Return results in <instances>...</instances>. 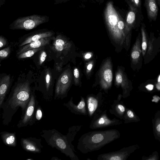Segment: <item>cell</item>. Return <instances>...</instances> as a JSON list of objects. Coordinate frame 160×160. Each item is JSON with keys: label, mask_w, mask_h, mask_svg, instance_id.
Wrapping results in <instances>:
<instances>
[{"label": "cell", "mask_w": 160, "mask_h": 160, "mask_svg": "<svg viewBox=\"0 0 160 160\" xmlns=\"http://www.w3.org/2000/svg\"><path fill=\"white\" fill-rule=\"evenodd\" d=\"M104 80L108 82H112V71L109 69H106L103 72Z\"/></svg>", "instance_id": "24"}, {"label": "cell", "mask_w": 160, "mask_h": 160, "mask_svg": "<svg viewBox=\"0 0 160 160\" xmlns=\"http://www.w3.org/2000/svg\"><path fill=\"white\" fill-rule=\"evenodd\" d=\"M51 160H61V159H60L58 158L57 157H53L51 158Z\"/></svg>", "instance_id": "38"}, {"label": "cell", "mask_w": 160, "mask_h": 160, "mask_svg": "<svg viewBox=\"0 0 160 160\" xmlns=\"http://www.w3.org/2000/svg\"><path fill=\"white\" fill-rule=\"evenodd\" d=\"M135 5L137 7L140 8L141 6V0H132Z\"/></svg>", "instance_id": "31"}, {"label": "cell", "mask_w": 160, "mask_h": 160, "mask_svg": "<svg viewBox=\"0 0 160 160\" xmlns=\"http://www.w3.org/2000/svg\"><path fill=\"white\" fill-rule=\"evenodd\" d=\"M63 105L66 107L70 111L75 115H88L86 101L84 98L81 97V100L78 103L75 104L73 101V98L71 97L67 103H64Z\"/></svg>", "instance_id": "11"}, {"label": "cell", "mask_w": 160, "mask_h": 160, "mask_svg": "<svg viewBox=\"0 0 160 160\" xmlns=\"http://www.w3.org/2000/svg\"><path fill=\"white\" fill-rule=\"evenodd\" d=\"M69 80L67 72L63 73L58 78L55 87L54 100L62 99L66 97Z\"/></svg>", "instance_id": "9"}, {"label": "cell", "mask_w": 160, "mask_h": 160, "mask_svg": "<svg viewBox=\"0 0 160 160\" xmlns=\"http://www.w3.org/2000/svg\"><path fill=\"white\" fill-rule=\"evenodd\" d=\"M39 102L33 92H32L30 101L24 114L21 116V119L17 124L18 128L32 126L33 116Z\"/></svg>", "instance_id": "6"}, {"label": "cell", "mask_w": 160, "mask_h": 160, "mask_svg": "<svg viewBox=\"0 0 160 160\" xmlns=\"http://www.w3.org/2000/svg\"><path fill=\"white\" fill-rule=\"evenodd\" d=\"M49 17L46 16L34 14L20 17L14 20L10 25V29L29 30L48 21Z\"/></svg>", "instance_id": "4"}, {"label": "cell", "mask_w": 160, "mask_h": 160, "mask_svg": "<svg viewBox=\"0 0 160 160\" xmlns=\"http://www.w3.org/2000/svg\"><path fill=\"white\" fill-rule=\"evenodd\" d=\"M41 138L35 137L22 138L20 143L22 148L27 152L33 153H39L43 146L41 144Z\"/></svg>", "instance_id": "7"}, {"label": "cell", "mask_w": 160, "mask_h": 160, "mask_svg": "<svg viewBox=\"0 0 160 160\" xmlns=\"http://www.w3.org/2000/svg\"><path fill=\"white\" fill-rule=\"evenodd\" d=\"M122 122L115 118L110 119L107 114V110L101 111L95 114L89 124V128L95 129L119 125Z\"/></svg>", "instance_id": "5"}, {"label": "cell", "mask_w": 160, "mask_h": 160, "mask_svg": "<svg viewBox=\"0 0 160 160\" xmlns=\"http://www.w3.org/2000/svg\"><path fill=\"white\" fill-rule=\"evenodd\" d=\"M142 52L141 42L139 38L137 39L133 48L131 54L132 59L135 62H138L139 60Z\"/></svg>", "instance_id": "18"}, {"label": "cell", "mask_w": 160, "mask_h": 160, "mask_svg": "<svg viewBox=\"0 0 160 160\" xmlns=\"http://www.w3.org/2000/svg\"><path fill=\"white\" fill-rule=\"evenodd\" d=\"M126 109L123 102L121 100V96L118 95L111 106L109 112L117 118L123 119Z\"/></svg>", "instance_id": "12"}, {"label": "cell", "mask_w": 160, "mask_h": 160, "mask_svg": "<svg viewBox=\"0 0 160 160\" xmlns=\"http://www.w3.org/2000/svg\"><path fill=\"white\" fill-rule=\"evenodd\" d=\"M123 119L124 123H127L137 120V118L132 110L126 108Z\"/></svg>", "instance_id": "20"}, {"label": "cell", "mask_w": 160, "mask_h": 160, "mask_svg": "<svg viewBox=\"0 0 160 160\" xmlns=\"http://www.w3.org/2000/svg\"><path fill=\"white\" fill-rule=\"evenodd\" d=\"M102 98L99 94L96 96L89 95L86 98L88 116L90 118H92L95 114L102 111L101 107L103 101Z\"/></svg>", "instance_id": "8"}, {"label": "cell", "mask_w": 160, "mask_h": 160, "mask_svg": "<svg viewBox=\"0 0 160 160\" xmlns=\"http://www.w3.org/2000/svg\"><path fill=\"white\" fill-rule=\"evenodd\" d=\"M92 64H89L87 67V69L89 70H90L92 67Z\"/></svg>", "instance_id": "37"}, {"label": "cell", "mask_w": 160, "mask_h": 160, "mask_svg": "<svg viewBox=\"0 0 160 160\" xmlns=\"http://www.w3.org/2000/svg\"><path fill=\"white\" fill-rule=\"evenodd\" d=\"M47 56L46 53L44 51H42L40 56L39 62L40 65L42 64L46 59Z\"/></svg>", "instance_id": "29"}, {"label": "cell", "mask_w": 160, "mask_h": 160, "mask_svg": "<svg viewBox=\"0 0 160 160\" xmlns=\"http://www.w3.org/2000/svg\"><path fill=\"white\" fill-rule=\"evenodd\" d=\"M10 52L9 47H7L0 51V57L1 59H3L7 57Z\"/></svg>", "instance_id": "26"}, {"label": "cell", "mask_w": 160, "mask_h": 160, "mask_svg": "<svg viewBox=\"0 0 160 160\" xmlns=\"http://www.w3.org/2000/svg\"><path fill=\"white\" fill-rule=\"evenodd\" d=\"M155 132L157 135L160 137V119L158 118L156 120L155 124Z\"/></svg>", "instance_id": "27"}, {"label": "cell", "mask_w": 160, "mask_h": 160, "mask_svg": "<svg viewBox=\"0 0 160 160\" xmlns=\"http://www.w3.org/2000/svg\"><path fill=\"white\" fill-rule=\"evenodd\" d=\"M54 34V32L52 31L44 29L38 31L29 36L20 45V46H23L35 41L42 38L52 37Z\"/></svg>", "instance_id": "13"}, {"label": "cell", "mask_w": 160, "mask_h": 160, "mask_svg": "<svg viewBox=\"0 0 160 160\" xmlns=\"http://www.w3.org/2000/svg\"><path fill=\"white\" fill-rule=\"evenodd\" d=\"M42 48L43 47L39 48L25 51L19 54L18 58L19 59H23L31 57L37 52L41 50Z\"/></svg>", "instance_id": "23"}, {"label": "cell", "mask_w": 160, "mask_h": 160, "mask_svg": "<svg viewBox=\"0 0 160 160\" xmlns=\"http://www.w3.org/2000/svg\"><path fill=\"white\" fill-rule=\"evenodd\" d=\"M82 127L81 125L72 126L69 128L66 135L62 134L55 129L43 130L40 136L48 145L60 151L71 160H79L75 153L76 151L72 142Z\"/></svg>", "instance_id": "2"}, {"label": "cell", "mask_w": 160, "mask_h": 160, "mask_svg": "<svg viewBox=\"0 0 160 160\" xmlns=\"http://www.w3.org/2000/svg\"><path fill=\"white\" fill-rule=\"evenodd\" d=\"M128 148H123L118 150L98 155V160H126L131 151Z\"/></svg>", "instance_id": "10"}, {"label": "cell", "mask_w": 160, "mask_h": 160, "mask_svg": "<svg viewBox=\"0 0 160 160\" xmlns=\"http://www.w3.org/2000/svg\"><path fill=\"white\" fill-rule=\"evenodd\" d=\"M43 112L41 106L38 104L33 116L32 123L34 124L36 122L40 121L42 118Z\"/></svg>", "instance_id": "22"}, {"label": "cell", "mask_w": 160, "mask_h": 160, "mask_svg": "<svg viewBox=\"0 0 160 160\" xmlns=\"http://www.w3.org/2000/svg\"><path fill=\"white\" fill-rule=\"evenodd\" d=\"M108 20L111 25H115L117 23V17L114 15H110L108 18Z\"/></svg>", "instance_id": "28"}, {"label": "cell", "mask_w": 160, "mask_h": 160, "mask_svg": "<svg viewBox=\"0 0 160 160\" xmlns=\"http://www.w3.org/2000/svg\"><path fill=\"white\" fill-rule=\"evenodd\" d=\"M7 44V41L2 36L0 37V48L4 46Z\"/></svg>", "instance_id": "30"}, {"label": "cell", "mask_w": 160, "mask_h": 160, "mask_svg": "<svg viewBox=\"0 0 160 160\" xmlns=\"http://www.w3.org/2000/svg\"><path fill=\"white\" fill-rule=\"evenodd\" d=\"M52 37L42 38L27 44L23 47L18 51V54L21 53L32 49L43 47L49 44Z\"/></svg>", "instance_id": "14"}, {"label": "cell", "mask_w": 160, "mask_h": 160, "mask_svg": "<svg viewBox=\"0 0 160 160\" xmlns=\"http://www.w3.org/2000/svg\"><path fill=\"white\" fill-rule=\"evenodd\" d=\"M66 44L65 41L60 36L58 35L54 39L53 48L56 51L62 52L65 49Z\"/></svg>", "instance_id": "19"}, {"label": "cell", "mask_w": 160, "mask_h": 160, "mask_svg": "<svg viewBox=\"0 0 160 160\" xmlns=\"http://www.w3.org/2000/svg\"><path fill=\"white\" fill-rule=\"evenodd\" d=\"M74 75L75 77L77 78L79 76V72L78 68H75L73 71Z\"/></svg>", "instance_id": "34"}, {"label": "cell", "mask_w": 160, "mask_h": 160, "mask_svg": "<svg viewBox=\"0 0 160 160\" xmlns=\"http://www.w3.org/2000/svg\"><path fill=\"white\" fill-rule=\"evenodd\" d=\"M91 57V55L89 53L86 54L85 56V58L87 59L90 58Z\"/></svg>", "instance_id": "36"}, {"label": "cell", "mask_w": 160, "mask_h": 160, "mask_svg": "<svg viewBox=\"0 0 160 160\" xmlns=\"http://www.w3.org/2000/svg\"><path fill=\"white\" fill-rule=\"evenodd\" d=\"M157 157L156 155H154V156H153L151 157H150V158H148L147 159L148 160H157Z\"/></svg>", "instance_id": "35"}, {"label": "cell", "mask_w": 160, "mask_h": 160, "mask_svg": "<svg viewBox=\"0 0 160 160\" xmlns=\"http://www.w3.org/2000/svg\"><path fill=\"white\" fill-rule=\"evenodd\" d=\"M120 136L119 131L116 129L89 132L80 137L77 148L83 154L97 151L119 138Z\"/></svg>", "instance_id": "3"}, {"label": "cell", "mask_w": 160, "mask_h": 160, "mask_svg": "<svg viewBox=\"0 0 160 160\" xmlns=\"http://www.w3.org/2000/svg\"><path fill=\"white\" fill-rule=\"evenodd\" d=\"M136 18V15L133 11L130 12L128 15L127 19V22L129 24H132L134 22Z\"/></svg>", "instance_id": "25"}, {"label": "cell", "mask_w": 160, "mask_h": 160, "mask_svg": "<svg viewBox=\"0 0 160 160\" xmlns=\"http://www.w3.org/2000/svg\"><path fill=\"white\" fill-rule=\"evenodd\" d=\"M0 135L4 144L11 147H15L17 146L16 132L2 131L0 133Z\"/></svg>", "instance_id": "16"}, {"label": "cell", "mask_w": 160, "mask_h": 160, "mask_svg": "<svg viewBox=\"0 0 160 160\" xmlns=\"http://www.w3.org/2000/svg\"><path fill=\"white\" fill-rule=\"evenodd\" d=\"M122 76L120 74H118L116 77V81L118 83H120L122 81Z\"/></svg>", "instance_id": "32"}, {"label": "cell", "mask_w": 160, "mask_h": 160, "mask_svg": "<svg viewBox=\"0 0 160 160\" xmlns=\"http://www.w3.org/2000/svg\"><path fill=\"white\" fill-rule=\"evenodd\" d=\"M141 31L142 36V55L144 56L147 48L148 42L145 29L142 26L141 27Z\"/></svg>", "instance_id": "21"}, {"label": "cell", "mask_w": 160, "mask_h": 160, "mask_svg": "<svg viewBox=\"0 0 160 160\" xmlns=\"http://www.w3.org/2000/svg\"><path fill=\"white\" fill-rule=\"evenodd\" d=\"M29 82H28L17 84L12 90L8 98L0 107L2 108V123L8 126L19 107L23 115L28 104L31 95Z\"/></svg>", "instance_id": "1"}, {"label": "cell", "mask_w": 160, "mask_h": 160, "mask_svg": "<svg viewBox=\"0 0 160 160\" xmlns=\"http://www.w3.org/2000/svg\"><path fill=\"white\" fill-rule=\"evenodd\" d=\"M145 4L148 17L155 20L158 12L156 0H145Z\"/></svg>", "instance_id": "17"}, {"label": "cell", "mask_w": 160, "mask_h": 160, "mask_svg": "<svg viewBox=\"0 0 160 160\" xmlns=\"http://www.w3.org/2000/svg\"><path fill=\"white\" fill-rule=\"evenodd\" d=\"M118 27L120 30L122 29L124 27V24L123 22L121 21H119L118 23Z\"/></svg>", "instance_id": "33"}, {"label": "cell", "mask_w": 160, "mask_h": 160, "mask_svg": "<svg viewBox=\"0 0 160 160\" xmlns=\"http://www.w3.org/2000/svg\"><path fill=\"white\" fill-rule=\"evenodd\" d=\"M9 75L2 77L0 80V107L5 101L10 85Z\"/></svg>", "instance_id": "15"}, {"label": "cell", "mask_w": 160, "mask_h": 160, "mask_svg": "<svg viewBox=\"0 0 160 160\" xmlns=\"http://www.w3.org/2000/svg\"><path fill=\"white\" fill-rule=\"evenodd\" d=\"M33 160V159L32 158L27 159H26V160Z\"/></svg>", "instance_id": "39"}]
</instances>
